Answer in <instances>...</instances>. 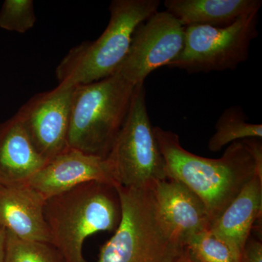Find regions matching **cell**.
Here are the masks:
<instances>
[{"instance_id": "obj_1", "label": "cell", "mask_w": 262, "mask_h": 262, "mask_svg": "<svg viewBox=\"0 0 262 262\" xmlns=\"http://www.w3.org/2000/svg\"><path fill=\"white\" fill-rule=\"evenodd\" d=\"M168 178L187 186L204 203L212 222L218 218L262 166L244 141L232 143L219 159L203 158L181 145L176 133L154 127Z\"/></svg>"}, {"instance_id": "obj_2", "label": "cell", "mask_w": 262, "mask_h": 262, "mask_svg": "<svg viewBox=\"0 0 262 262\" xmlns=\"http://www.w3.org/2000/svg\"><path fill=\"white\" fill-rule=\"evenodd\" d=\"M45 217L51 243L65 262H88L84 241L99 232H115L121 219L116 187L110 183L90 182L49 198Z\"/></svg>"}, {"instance_id": "obj_3", "label": "cell", "mask_w": 262, "mask_h": 262, "mask_svg": "<svg viewBox=\"0 0 262 262\" xmlns=\"http://www.w3.org/2000/svg\"><path fill=\"white\" fill-rule=\"evenodd\" d=\"M159 0H114L107 27L95 41L68 52L57 67L58 84L77 87L114 75L126 58L139 25L158 11Z\"/></svg>"}, {"instance_id": "obj_4", "label": "cell", "mask_w": 262, "mask_h": 262, "mask_svg": "<svg viewBox=\"0 0 262 262\" xmlns=\"http://www.w3.org/2000/svg\"><path fill=\"white\" fill-rule=\"evenodd\" d=\"M115 187L121 219L113 237L101 248L98 262H178L184 245L160 220L150 188Z\"/></svg>"}, {"instance_id": "obj_5", "label": "cell", "mask_w": 262, "mask_h": 262, "mask_svg": "<svg viewBox=\"0 0 262 262\" xmlns=\"http://www.w3.org/2000/svg\"><path fill=\"white\" fill-rule=\"evenodd\" d=\"M135 88L117 72L77 86L71 110L68 147L105 159L126 118Z\"/></svg>"}, {"instance_id": "obj_6", "label": "cell", "mask_w": 262, "mask_h": 262, "mask_svg": "<svg viewBox=\"0 0 262 262\" xmlns=\"http://www.w3.org/2000/svg\"><path fill=\"white\" fill-rule=\"evenodd\" d=\"M104 160L115 186L147 188L168 178L150 121L144 83L136 86L126 118Z\"/></svg>"}, {"instance_id": "obj_7", "label": "cell", "mask_w": 262, "mask_h": 262, "mask_svg": "<svg viewBox=\"0 0 262 262\" xmlns=\"http://www.w3.org/2000/svg\"><path fill=\"white\" fill-rule=\"evenodd\" d=\"M258 14L245 15L225 27H186L183 51L167 67L189 73L234 70L249 58L251 42L258 36Z\"/></svg>"}, {"instance_id": "obj_8", "label": "cell", "mask_w": 262, "mask_h": 262, "mask_svg": "<svg viewBox=\"0 0 262 262\" xmlns=\"http://www.w3.org/2000/svg\"><path fill=\"white\" fill-rule=\"evenodd\" d=\"M185 27L167 11L157 12L139 25L117 73L134 85L144 83L153 71L178 58L184 46Z\"/></svg>"}, {"instance_id": "obj_9", "label": "cell", "mask_w": 262, "mask_h": 262, "mask_svg": "<svg viewBox=\"0 0 262 262\" xmlns=\"http://www.w3.org/2000/svg\"><path fill=\"white\" fill-rule=\"evenodd\" d=\"M76 87L58 84L34 95L15 114L39 155L48 162L68 149L71 110Z\"/></svg>"}, {"instance_id": "obj_10", "label": "cell", "mask_w": 262, "mask_h": 262, "mask_svg": "<svg viewBox=\"0 0 262 262\" xmlns=\"http://www.w3.org/2000/svg\"><path fill=\"white\" fill-rule=\"evenodd\" d=\"M149 188L160 220L183 245L194 234L209 230L212 220L206 207L183 183L167 178Z\"/></svg>"}, {"instance_id": "obj_11", "label": "cell", "mask_w": 262, "mask_h": 262, "mask_svg": "<svg viewBox=\"0 0 262 262\" xmlns=\"http://www.w3.org/2000/svg\"><path fill=\"white\" fill-rule=\"evenodd\" d=\"M90 182L115 185L104 159L68 148L48 161L27 184L47 201Z\"/></svg>"}, {"instance_id": "obj_12", "label": "cell", "mask_w": 262, "mask_h": 262, "mask_svg": "<svg viewBox=\"0 0 262 262\" xmlns=\"http://www.w3.org/2000/svg\"><path fill=\"white\" fill-rule=\"evenodd\" d=\"M46 202L27 183L0 185V227L18 238L51 243Z\"/></svg>"}, {"instance_id": "obj_13", "label": "cell", "mask_w": 262, "mask_h": 262, "mask_svg": "<svg viewBox=\"0 0 262 262\" xmlns=\"http://www.w3.org/2000/svg\"><path fill=\"white\" fill-rule=\"evenodd\" d=\"M47 163L18 117L0 122V185L25 184Z\"/></svg>"}, {"instance_id": "obj_14", "label": "cell", "mask_w": 262, "mask_h": 262, "mask_svg": "<svg viewBox=\"0 0 262 262\" xmlns=\"http://www.w3.org/2000/svg\"><path fill=\"white\" fill-rule=\"evenodd\" d=\"M261 213L262 175L256 173L212 222L209 230L242 254L253 224Z\"/></svg>"}, {"instance_id": "obj_15", "label": "cell", "mask_w": 262, "mask_h": 262, "mask_svg": "<svg viewBox=\"0 0 262 262\" xmlns=\"http://www.w3.org/2000/svg\"><path fill=\"white\" fill-rule=\"evenodd\" d=\"M261 0H166V10L184 27L192 25L225 27L254 12Z\"/></svg>"}, {"instance_id": "obj_16", "label": "cell", "mask_w": 262, "mask_h": 262, "mask_svg": "<svg viewBox=\"0 0 262 262\" xmlns=\"http://www.w3.org/2000/svg\"><path fill=\"white\" fill-rule=\"evenodd\" d=\"M244 110L239 106L227 108L215 124L214 134L208 142V149L217 152L235 141L261 139V124L246 122Z\"/></svg>"}, {"instance_id": "obj_17", "label": "cell", "mask_w": 262, "mask_h": 262, "mask_svg": "<svg viewBox=\"0 0 262 262\" xmlns=\"http://www.w3.org/2000/svg\"><path fill=\"white\" fill-rule=\"evenodd\" d=\"M184 254L194 262H239L241 254L210 230L186 241Z\"/></svg>"}, {"instance_id": "obj_18", "label": "cell", "mask_w": 262, "mask_h": 262, "mask_svg": "<svg viewBox=\"0 0 262 262\" xmlns=\"http://www.w3.org/2000/svg\"><path fill=\"white\" fill-rule=\"evenodd\" d=\"M3 262H65V260L51 243L18 238L6 231Z\"/></svg>"}, {"instance_id": "obj_19", "label": "cell", "mask_w": 262, "mask_h": 262, "mask_svg": "<svg viewBox=\"0 0 262 262\" xmlns=\"http://www.w3.org/2000/svg\"><path fill=\"white\" fill-rule=\"evenodd\" d=\"M36 21L32 0H5L0 9V28L5 30L24 34Z\"/></svg>"}, {"instance_id": "obj_20", "label": "cell", "mask_w": 262, "mask_h": 262, "mask_svg": "<svg viewBox=\"0 0 262 262\" xmlns=\"http://www.w3.org/2000/svg\"><path fill=\"white\" fill-rule=\"evenodd\" d=\"M239 262H262V244L256 239H248Z\"/></svg>"}, {"instance_id": "obj_21", "label": "cell", "mask_w": 262, "mask_h": 262, "mask_svg": "<svg viewBox=\"0 0 262 262\" xmlns=\"http://www.w3.org/2000/svg\"><path fill=\"white\" fill-rule=\"evenodd\" d=\"M6 230L0 227V262L4 261Z\"/></svg>"}, {"instance_id": "obj_22", "label": "cell", "mask_w": 262, "mask_h": 262, "mask_svg": "<svg viewBox=\"0 0 262 262\" xmlns=\"http://www.w3.org/2000/svg\"><path fill=\"white\" fill-rule=\"evenodd\" d=\"M184 258H185L186 262H194V261H192V259H190V258L188 257V256H186V255L184 254Z\"/></svg>"}, {"instance_id": "obj_23", "label": "cell", "mask_w": 262, "mask_h": 262, "mask_svg": "<svg viewBox=\"0 0 262 262\" xmlns=\"http://www.w3.org/2000/svg\"><path fill=\"white\" fill-rule=\"evenodd\" d=\"M178 262H186L185 258H184V254H183L182 258H181L179 260Z\"/></svg>"}]
</instances>
